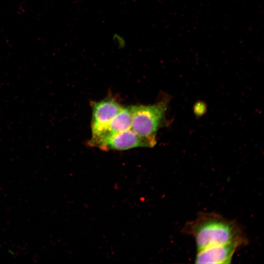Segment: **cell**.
Returning a JSON list of instances; mask_svg holds the SVG:
<instances>
[{"mask_svg":"<svg viewBox=\"0 0 264 264\" xmlns=\"http://www.w3.org/2000/svg\"><path fill=\"white\" fill-rule=\"evenodd\" d=\"M89 146L104 151H123L138 147H152L146 140L131 129L95 142Z\"/></svg>","mask_w":264,"mask_h":264,"instance_id":"3","label":"cell"},{"mask_svg":"<svg viewBox=\"0 0 264 264\" xmlns=\"http://www.w3.org/2000/svg\"><path fill=\"white\" fill-rule=\"evenodd\" d=\"M182 233L193 237L197 251L216 245L239 242L245 245L248 239L240 224L214 212H200L188 221Z\"/></svg>","mask_w":264,"mask_h":264,"instance_id":"1","label":"cell"},{"mask_svg":"<svg viewBox=\"0 0 264 264\" xmlns=\"http://www.w3.org/2000/svg\"><path fill=\"white\" fill-rule=\"evenodd\" d=\"M91 137L97 135L112 120L122 106L115 99L107 98L91 103Z\"/></svg>","mask_w":264,"mask_h":264,"instance_id":"4","label":"cell"},{"mask_svg":"<svg viewBox=\"0 0 264 264\" xmlns=\"http://www.w3.org/2000/svg\"><path fill=\"white\" fill-rule=\"evenodd\" d=\"M206 110L205 105L202 102L197 103L194 108V111L196 115L201 116L205 113Z\"/></svg>","mask_w":264,"mask_h":264,"instance_id":"8","label":"cell"},{"mask_svg":"<svg viewBox=\"0 0 264 264\" xmlns=\"http://www.w3.org/2000/svg\"><path fill=\"white\" fill-rule=\"evenodd\" d=\"M132 111L131 106L122 107L110 123L96 136L91 137L88 145L124 132L131 128Z\"/></svg>","mask_w":264,"mask_h":264,"instance_id":"6","label":"cell"},{"mask_svg":"<svg viewBox=\"0 0 264 264\" xmlns=\"http://www.w3.org/2000/svg\"><path fill=\"white\" fill-rule=\"evenodd\" d=\"M113 40L115 44L118 46L120 48H124L126 46V42L124 38L117 33L113 35Z\"/></svg>","mask_w":264,"mask_h":264,"instance_id":"7","label":"cell"},{"mask_svg":"<svg viewBox=\"0 0 264 264\" xmlns=\"http://www.w3.org/2000/svg\"><path fill=\"white\" fill-rule=\"evenodd\" d=\"M239 242L209 246L197 251L196 264H228L231 263L235 253L243 247Z\"/></svg>","mask_w":264,"mask_h":264,"instance_id":"5","label":"cell"},{"mask_svg":"<svg viewBox=\"0 0 264 264\" xmlns=\"http://www.w3.org/2000/svg\"><path fill=\"white\" fill-rule=\"evenodd\" d=\"M169 99L162 98L155 104L131 106V129L147 141L151 147L156 144L158 130L166 122V114Z\"/></svg>","mask_w":264,"mask_h":264,"instance_id":"2","label":"cell"}]
</instances>
